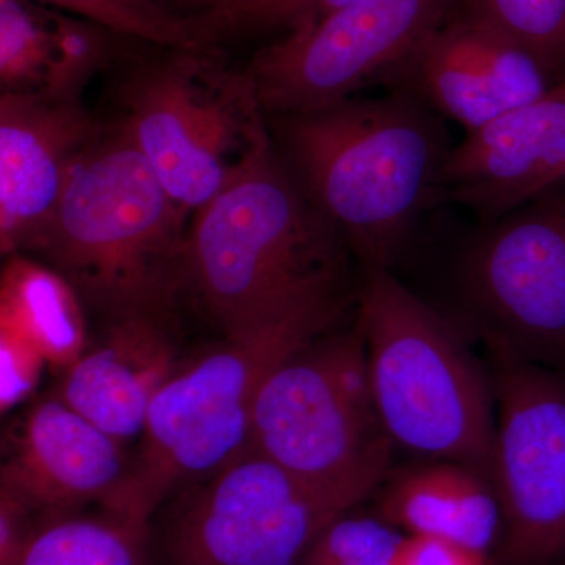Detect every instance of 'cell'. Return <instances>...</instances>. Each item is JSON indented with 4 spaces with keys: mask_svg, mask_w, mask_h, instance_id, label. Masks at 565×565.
I'll list each match as a JSON object with an SVG mask.
<instances>
[{
    "mask_svg": "<svg viewBox=\"0 0 565 565\" xmlns=\"http://www.w3.org/2000/svg\"><path fill=\"white\" fill-rule=\"evenodd\" d=\"M493 486L508 565L565 556V384L537 364L500 355Z\"/></svg>",
    "mask_w": 565,
    "mask_h": 565,
    "instance_id": "cell-11",
    "label": "cell"
},
{
    "mask_svg": "<svg viewBox=\"0 0 565 565\" xmlns=\"http://www.w3.org/2000/svg\"><path fill=\"white\" fill-rule=\"evenodd\" d=\"M200 482L174 520L167 565H299L360 504L250 448Z\"/></svg>",
    "mask_w": 565,
    "mask_h": 565,
    "instance_id": "cell-9",
    "label": "cell"
},
{
    "mask_svg": "<svg viewBox=\"0 0 565 565\" xmlns=\"http://www.w3.org/2000/svg\"><path fill=\"white\" fill-rule=\"evenodd\" d=\"M457 263L468 318L500 355L565 356V180L478 223Z\"/></svg>",
    "mask_w": 565,
    "mask_h": 565,
    "instance_id": "cell-8",
    "label": "cell"
},
{
    "mask_svg": "<svg viewBox=\"0 0 565 565\" xmlns=\"http://www.w3.org/2000/svg\"><path fill=\"white\" fill-rule=\"evenodd\" d=\"M351 512L322 531L299 565L394 564L405 535L381 516L373 519Z\"/></svg>",
    "mask_w": 565,
    "mask_h": 565,
    "instance_id": "cell-23",
    "label": "cell"
},
{
    "mask_svg": "<svg viewBox=\"0 0 565 565\" xmlns=\"http://www.w3.org/2000/svg\"><path fill=\"white\" fill-rule=\"evenodd\" d=\"M148 520L106 509L33 530L11 565H145Z\"/></svg>",
    "mask_w": 565,
    "mask_h": 565,
    "instance_id": "cell-19",
    "label": "cell"
},
{
    "mask_svg": "<svg viewBox=\"0 0 565 565\" xmlns=\"http://www.w3.org/2000/svg\"><path fill=\"white\" fill-rule=\"evenodd\" d=\"M184 363L172 315L125 316L74 360L58 396L125 445L141 437L152 399Z\"/></svg>",
    "mask_w": 565,
    "mask_h": 565,
    "instance_id": "cell-16",
    "label": "cell"
},
{
    "mask_svg": "<svg viewBox=\"0 0 565 565\" xmlns=\"http://www.w3.org/2000/svg\"><path fill=\"white\" fill-rule=\"evenodd\" d=\"M106 126L82 98L0 95V244L31 250L61 202L74 167Z\"/></svg>",
    "mask_w": 565,
    "mask_h": 565,
    "instance_id": "cell-13",
    "label": "cell"
},
{
    "mask_svg": "<svg viewBox=\"0 0 565 565\" xmlns=\"http://www.w3.org/2000/svg\"><path fill=\"white\" fill-rule=\"evenodd\" d=\"M102 25L122 39H136L163 50L204 51L191 17L152 0H33Z\"/></svg>",
    "mask_w": 565,
    "mask_h": 565,
    "instance_id": "cell-22",
    "label": "cell"
},
{
    "mask_svg": "<svg viewBox=\"0 0 565 565\" xmlns=\"http://www.w3.org/2000/svg\"><path fill=\"white\" fill-rule=\"evenodd\" d=\"M351 255L274 151L193 214L185 292L225 334L245 332L307 308L353 299Z\"/></svg>",
    "mask_w": 565,
    "mask_h": 565,
    "instance_id": "cell-2",
    "label": "cell"
},
{
    "mask_svg": "<svg viewBox=\"0 0 565 565\" xmlns=\"http://www.w3.org/2000/svg\"><path fill=\"white\" fill-rule=\"evenodd\" d=\"M352 300L225 334L221 345L182 364L152 399L139 452L111 509L150 520L174 487L203 481L247 451L264 381L294 352L337 327Z\"/></svg>",
    "mask_w": 565,
    "mask_h": 565,
    "instance_id": "cell-5",
    "label": "cell"
},
{
    "mask_svg": "<svg viewBox=\"0 0 565 565\" xmlns=\"http://www.w3.org/2000/svg\"><path fill=\"white\" fill-rule=\"evenodd\" d=\"M129 470L122 444L57 394L33 405L14 430L2 465V497L29 512L90 501L110 509Z\"/></svg>",
    "mask_w": 565,
    "mask_h": 565,
    "instance_id": "cell-15",
    "label": "cell"
},
{
    "mask_svg": "<svg viewBox=\"0 0 565 565\" xmlns=\"http://www.w3.org/2000/svg\"><path fill=\"white\" fill-rule=\"evenodd\" d=\"M188 214L114 125L74 167L31 250L107 322L173 315L185 292Z\"/></svg>",
    "mask_w": 565,
    "mask_h": 565,
    "instance_id": "cell-3",
    "label": "cell"
},
{
    "mask_svg": "<svg viewBox=\"0 0 565 565\" xmlns=\"http://www.w3.org/2000/svg\"><path fill=\"white\" fill-rule=\"evenodd\" d=\"M90 81V54L68 14L33 0H0L2 93L82 98Z\"/></svg>",
    "mask_w": 565,
    "mask_h": 565,
    "instance_id": "cell-18",
    "label": "cell"
},
{
    "mask_svg": "<svg viewBox=\"0 0 565 565\" xmlns=\"http://www.w3.org/2000/svg\"><path fill=\"white\" fill-rule=\"evenodd\" d=\"M456 2L355 0L267 44L244 71L267 117L332 106L384 85Z\"/></svg>",
    "mask_w": 565,
    "mask_h": 565,
    "instance_id": "cell-10",
    "label": "cell"
},
{
    "mask_svg": "<svg viewBox=\"0 0 565 565\" xmlns=\"http://www.w3.org/2000/svg\"><path fill=\"white\" fill-rule=\"evenodd\" d=\"M537 58L553 82L565 79V0H457Z\"/></svg>",
    "mask_w": 565,
    "mask_h": 565,
    "instance_id": "cell-21",
    "label": "cell"
},
{
    "mask_svg": "<svg viewBox=\"0 0 565 565\" xmlns=\"http://www.w3.org/2000/svg\"><path fill=\"white\" fill-rule=\"evenodd\" d=\"M553 85L522 44L457 6L384 82L386 90L414 96L465 134L542 98Z\"/></svg>",
    "mask_w": 565,
    "mask_h": 565,
    "instance_id": "cell-12",
    "label": "cell"
},
{
    "mask_svg": "<svg viewBox=\"0 0 565 565\" xmlns=\"http://www.w3.org/2000/svg\"><path fill=\"white\" fill-rule=\"evenodd\" d=\"M393 565H490L487 556L441 539L405 535Z\"/></svg>",
    "mask_w": 565,
    "mask_h": 565,
    "instance_id": "cell-24",
    "label": "cell"
},
{
    "mask_svg": "<svg viewBox=\"0 0 565 565\" xmlns=\"http://www.w3.org/2000/svg\"><path fill=\"white\" fill-rule=\"evenodd\" d=\"M355 322L394 446L494 479L492 392L455 326L386 269H363Z\"/></svg>",
    "mask_w": 565,
    "mask_h": 565,
    "instance_id": "cell-4",
    "label": "cell"
},
{
    "mask_svg": "<svg viewBox=\"0 0 565 565\" xmlns=\"http://www.w3.org/2000/svg\"><path fill=\"white\" fill-rule=\"evenodd\" d=\"M275 152L363 269L392 270L441 206L445 118L404 92L269 115Z\"/></svg>",
    "mask_w": 565,
    "mask_h": 565,
    "instance_id": "cell-1",
    "label": "cell"
},
{
    "mask_svg": "<svg viewBox=\"0 0 565 565\" xmlns=\"http://www.w3.org/2000/svg\"><path fill=\"white\" fill-rule=\"evenodd\" d=\"M394 448L356 322L349 330L333 327L294 352L256 397L250 449L360 503L384 484Z\"/></svg>",
    "mask_w": 565,
    "mask_h": 565,
    "instance_id": "cell-7",
    "label": "cell"
},
{
    "mask_svg": "<svg viewBox=\"0 0 565 565\" xmlns=\"http://www.w3.org/2000/svg\"><path fill=\"white\" fill-rule=\"evenodd\" d=\"M152 2L172 11H174L173 7H180V9L189 11V17H195V14L206 13V11L215 9L226 0H152Z\"/></svg>",
    "mask_w": 565,
    "mask_h": 565,
    "instance_id": "cell-25",
    "label": "cell"
},
{
    "mask_svg": "<svg viewBox=\"0 0 565 565\" xmlns=\"http://www.w3.org/2000/svg\"><path fill=\"white\" fill-rule=\"evenodd\" d=\"M118 128L188 212L232 188L274 154L255 85L214 51L167 50L120 85Z\"/></svg>",
    "mask_w": 565,
    "mask_h": 565,
    "instance_id": "cell-6",
    "label": "cell"
},
{
    "mask_svg": "<svg viewBox=\"0 0 565 565\" xmlns=\"http://www.w3.org/2000/svg\"><path fill=\"white\" fill-rule=\"evenodd\" d=\"M565 180V79L467 132L440 174L441 204L497 221Z\"/></svg>",
    "mask_w": 565,
    "mask_h": 565,
    "instance_id": "cell-14",
    "label": "cell"
},
{
    "mask_svg": "<svg viewBox=\"0 0 565 565\" xmlns=\"http://www.w3.org/2000/svg\"><path fill=\"white\" fill-rule=\"evenodd\" d=\"M375 497L379 516L405 535L441 539L482 555L503 525L492 481L452 460L392 468Z\"/></svg>",
    "mask_w": 565,
    "mask_h": 565,
    "instance_id": "cell-17",
    "label": "cell"
},
{
    "mask_svg": "<svg viewBox=\"0 0 565 565\" xmlns=\"http://www.w3.org/2000/svg\"><path fill=\"white\" fill-rule=\"evenodd\" d=\"M355 0H226L191 17L200 46L214 51L222 41L267 32H294L316 24Z\"/></svg>",
    "mask_w": 565,
    "mask_h": 565,
    "instance_id": "cell-20",
    "label": "cell"
}]
</instances>
